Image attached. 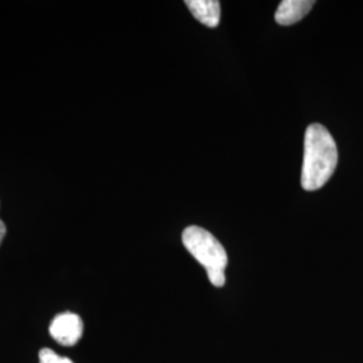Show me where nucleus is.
Returning a JSON list of instances; mask_svg holds the SVG:
<instances>
[{
  "mask_svg": "<svg viewBox=\"0 0 363 363\" xmlns=\"http://www.w3.org/2000/svg\"><path fill=\"white\" fill-rule=\"evenodd\" d=\"M337 166V143L322 124H311L304 136V157L301 167V186L315 191L325 186Z\"/></svg>",
  "mask_w": 363,
  "mask_h": 363,
  "instance_id": "f257e3e1",
  "label": "nucleus"
},
{
  "mask_svg": "<svg viewBox=\"0 0 363 363\" xmlns=\"http://www.w3.org/2000/svg\"><path fill=\"white\" fill-rule=\"evenodd\" d=\"M184 247L190 252L208 272V280L214 286L225 284V269L228 267V253L220 241L203 228L189 226L182 234Z\"/></svg>",
  "mask_w": 363,
  "mask_h": 363,
  "instance_id": "f03ea898",
  "label": "nucleus"
},
{
  "mask_svg": "<svg viewBox=\"0 0 363 363\" xmlns=\"http://www.w3.org/2000/svg\"><path fill=\"white\" fill-rule=\"evenodd\" d=\"M49 331L57 343L62 346H74L82 337L84 323L77 313L64 312L52 319Z\"/></svg>",
  "mask_w": 363,
  "mask_h": 363,
  "instance_id": "7ed1b4c3",
  "label": "nucleus"
},
{
  "mask_svg": "<svg viewBox=\"0 0 363 363\" xmlns=\"http://www.w3.org/2000/svg\"><path fill=\"white\" fill-rule=\"evenodd\" d=\"M315 1L312 0H283L274 15V19L281 26H291L298 23L311 11Z\"/></svg>",
  "mask_w": 363,
  "mask_h": 363,
  "instance_id": "20e7f679",
  "label": "nucleus"
},
{
  "mask_svg": "<svg viewBox=\"0 0 363 363\" xmlns=\"http://www.w3.org/2000/svg\"><path fill=\"white\" fill-rule=\"evenodd\" d=\"M186 6L202 25L210 28L220 25V3L218 0H186Z\"/></svg>",
  "mask_w": 363,
  "mask_h": 363,
  "instance_id": "39448f33",
  "label": "nucleus"
},
{
  "mask_svg": "<svg viewBox=\"0 0 363 363\" xmlns=\"http://www.w3.org/2000/svg\"><path fill=\"white\" fill-rule=\"evenodd\" d=\"M39 363H73L72 359L61 357L58 354H55L50 349H42L39 351Z\"/></svg>",
  "mask_w": 363,
  "mask_h": 363,
  "instance_id": "423d86ee",
  "label": "nucleus"
},
{
  "mask_svg": "<svg viewBox=\"0 0 363 363\" xmlns=\"http://www.w3.org/2000/svg\"><path fill=\"white\" fill-rule=\"evenodd\" d=\"M6 232H7V229H6V225L3 223V220H0V244H1L3 238H4V235H6Z\"/></svg>",
  "mask_w": 363,
  "mask_h": 363,
  "instance_id": "0eeeda50",
  "label": "nucleus"
}]
</instances>
